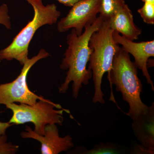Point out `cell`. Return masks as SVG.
Here are the masks:
<instances>
[{"label": "cell", "instance_id": "1", "mask_svg": "<svg viewBox=\"0 0 154 154\" xmlns=\"http://www.w3.org/2000/svg\"><path fill=\"white\" fill-rule=\"evenodd\" d=\"M103 19L97 17L92 23L88 24L85 31L78 35L74 29L67 36V48L65 52L60 68L67 70L64 82L58 88L60 94H65L68 90L70 83L72 82V96L77 99L82 85H88L92 78V72L87 67L91 50L89 46L90 38L93 33L99 30Z\"/></svg>", "mask_w": 154, "mask_h": 154}, {"label": "cell", "instance_id": "2", "mask_svg": "<svg viewBox=\"0 0 154 154\" xmlns=\"http://www.w3.org/2000/svg\"><path fill=\"white\" fill-rule=\"evenodd\" d=\"M137 69L131 60L129 54L119 45L107 78L111 87L115 85L116 91L121 93L123 100L128 103L129 110L125 114L133 120L146 112L149 107L141 99L143 85Z\"/></svg>", "mask_w": 154, "mask_h": 154}, {"label": "cell", "instance_id": "3", "mask_svg": "<svg viewBox=\"0 0 154 154\" xmlns=\"http://www.w3.org/2000/svg\"><path fill=\"white\" fill-rule=\"evenodd\" d=\"M113 33L109 21L103 19L99 30L93 33L89 40L91 53L88 69L92 72L95 90L92 102L94 103H105L102 90V78L104 74L110 72L119 45L113 40Z\"/></svg>", "mask_w": 154, "mask_h": 154}, {"label": "cell", "instance_id": "4", "mask_svg": "<svg viewBox=\"0 0 154 154\" xmlns=\"http://www.w3.org/2000/svg\"><path fill=\"white\" fill-rule=\"evenodd\" d=\"M33 7L34 17L14 37L8 46L0 51V60H16L22 66L28 59V47L38 28L46 25H52L57 22L60 12L55 4L44 6L42 0H25Z\"/></svg>", "mask_w": 154, "mask_h": 154}, {"label": "cell", "instance_id": "5", "mask_svg": "<svg viewBox=\"0 0 154 154\" xmlns=\"http://www.w3.org/2000/svg\"><path fill=\"white\" fill-rule=\"evenodd\" d=\"M5 105L13 112L9 123L19 125L31 122L34 125L33 131L41 135H44L45 128L47 125L57 124L62 126L64 111L70 113L69 110L50 100H39L32 105L13 103Z\"/></svg>", "mask_w": 154, "mask_h": 154}, {"label": "cell", "instance_id": "6", "mask_svg": "<svg viewBox=\"0 0 154 154\" xmlns=\"http://www.w3.org/2000/svg\"><path fill=\"white\" fill-rule=\"evenodd\" d=\"M49 55L44 49H40L37 55L25 62L22 66L21 73L16 79L11 82L0 84V105L19 103L32 105L38 100L49 101L30 91L27 84V78L30 69L36 62Z\"/></svg>", "mask_w": 154, "mask_h": 154}, {"label": "cell", "instance_id": "7", "mask_svg": "<svg viewBox=\"0 0 154 154\" xmlns=\"http://www.w3.org/2000/svg\"><path fill=\"white\" fill-rule=\"evenodd\" d=\"M100 6V0H80L72 7L66 17L58 23V31L64 33L72 28L77 35H81L86 25L97 18Z\"/></svg>", "mask_w": 154, "mask_h": 154}, {"label": "cell", "instance_id": "8", "mask_svg": "<svg viewBox=\"0 0 154 154\" xmlns=\"http://www.w3.org/2000/svg\"><path fill=\"white\" fill-rule=\"evenodd\" d=\"M21 136L24 139H33L39 142L42 154H58L68 151L74 147L71 137L68 135L60 137L55 124L46 125L43 135L38 134L30 127L26 126L25 131L21 133Z\"/></svg>", "mask_w": 154, "mask_h": 154}, {"label": "cell", "instance_id": "9", "mask_svg": "<svg viewBox=\"0 0 154 154\" xmlns=\"http://www.w3.org/2000/svg\"><path fill=\"white\" fill-rule=\"evenodd\" d=\"M113 40L116 44L121 45L122 48L125 51L134 57V63L137 68L142 72L143 75L146 79L148 84L150 85L152 90L154 92V83L147 66L149 58L154 57V40L135 42L113 31Z\"/></svg>", "mask_w": 154, "mask_h": 154}, {"label": "cell", "instance_id": "10", "mask_svg": "<svg viewBox=\"0 0 154 154\" xmlns=\"http://www.w3.org/2000/svg\"><path fill=\"white\" fill-rule=\"evenodd\" d=\"M108 21L113 31L121 33L131 41L137 39L141 34V30L135 25L132 12L125 3L117 9Z\"/></svg>", "mask_w": 154, "mask_h": 154}, {"label": "cell", "instance_id": "11", "mask_svg": "<svg viewBox=\"0 0 154 154\" xmlns=\"http://www.w3.org/2000/svg\"><path fill=\"white\" fill-rule=\"evenodd\" d=\"M132 128L140 145L154 154V103L147 111L134 119Z\"/></svg>", "mask_w": 154, "mask_h": 154}, {"label": "cell", "instance_id": "12", "mask_svg": "<svg viewBox=\"0 0 154 154\" xmlns=\"http://www.w3.org/2000/svg\"><path fill=\"white\" fill-rule=\"evenodd\" d=\"M124 0H100L99 14L105 20H109L120 6L125 4Z\"/></svg>", "mask_w": 154, "mask_h": 154}, {"label": "cell", "instance_id": "13", "mask_svg": "<svg viewBox=\"0 0 154 154\" xmlns=\"http://www.w3.org/2000/svg\"><path fill=\"white\" fill-rule=\"evenodd\" d=\"M141 8L137 11L145 23L154 25V2L146 1Z\"/></svg>", "mask_w": 154, "mask_h": 154}, {"label": "cell", "instance_id": "14", "mask_svg": "<svg viewBox=\"0 0 154 154\" xmlns=\"http://www.w3.org/2000/svg\"><path fill=\"white\" fill-rule=\"evenodd\" d=\"M118 147L113 145L112 143H101L94 146L90 150H86L84 154H114L119 152Z\"/></svg>", "mask_w": 154, "mask_h": 154}, {"label": "cell", "instance_id": "15", "mask_svg": "<svg viewBox=\"0 0 154 154\" xmlns=\"http://www.w3.org/2000/svg\"><path fill=\"white\" fill-rule=\"evenodd\" d=\"M5 134L0 135V154H15L19 149V146L8 142Z\"/></svg>", "mask_w": 154, "mask_h": 154}, {"label": "cell", "instance_id": "16", "mask_svg": "<svg viewBox=\"0 0 154 154\" xmlns=\"http://www.w3.org/2000/svg\"><path fill=\"white\" fill-rule=\"evenodd\" d=\"M8 12V8L6 4L0 6V24L4 25L7 29H11V18Z\"/></svg>", "mask_w": 154, "mask_h": 154}, {"label": "cell", "instance_id": "17", "mask_svg": "<svg viewBox=\"0 0 154 154\" xmlns=\"http://www.w3.org/2000/svg\"><path fill=\"white\" fill-rule=\"evenodd\" d=\"M131 153L139 154H154L152 152L144 147L142 146L137 144L134 146Z\"/></svg>", "mask_w": 154, "mask_h": 154}, {"label": "cell", "instance_id": "18", "mask_svg": "<svg viewBox=\"0 0 154 154\" xmlns=\"http://www.w3.org/2000/svg\"><path fill=\"white\" fill-rule=\"evenodd\" d=\"M1 112H0L1 113ZM14 125L8 122H4L0 121V135L5 134L6 130L10 127Z\"/></svg>", "mask_w": 154, "mask_h": 154}, {"label": "cell", "instance_id": "19", "mask_svg": "<svg viewBox=\"0 0 154 154\" xmlns=\"http://www.w3.org/2000/svg\"><path fill=\"white\" fill-rule=\"evenodd\" d=\"M61 4L67 7H72L77 2L80 0H57Z\"/></svg>", "mask_w": 154, "mask_h": 154}, {"label": "cell", "instance_id": "20", "mask_svg": "<svg viewBox=\"0 0 154 154\" xmlns=\"http://www.w3.org/2000/svg\"><path fill=\"white\" fill-rule=\"evenodd\" d=\"M143 2H146V1H151V2H154V0H142Z\"/></svg>", "mask_w": 154, "mask_h": 154}]
</instances>
